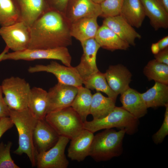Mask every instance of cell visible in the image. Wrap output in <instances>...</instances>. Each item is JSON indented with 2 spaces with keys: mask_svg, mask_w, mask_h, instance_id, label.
I'll list each match as a JSON object with an SVG mask.
<instances>
[{
  "mask_svg": "<svg viewBox=\"0 0 168 168\" xmlns=\"http://www.w3.org/2000/svg\"><path fill=\"white\" fill-rule=\"evenodd\" d=\"M47 91L38 87L31 88L27 108L37 120L45 119L47 114Z\"/></svg>",
  "mask_w": 168,
  "mask_h": 168,
  "instance_id": "cell-22",
  "label": "cell"
},
{
  "mask_svg": "<svg viewBox=\"0 0 168 168\" xmlns=\"http://www.w3.org/2000/svg\"><path fill=\"white\" fill-rule=\"evenodd\" d=\"M1 85L4 101L9 109L19 110L27 108L31 88L24 79L11 77L4 79Z\"/></svg>",
  "mask_w": 168,
  "mask_h": 168,
  "instance_id": "cell-6",
  "label": "cell"
},
{
  "mask_svg": "<svg viewBox=\"0 0 168 168\" xmlns=\"http://www.w3.org/2000/svg\"><path fill=\"white\" fill-rule=\"evenodd\" d=\"M18 134V147L14 152L16 154H26L32 166L36 165L38 152L35 146L33 134L37 120L28 108L16 110L9 109V116Z\"/></svg>",
  "mask_w": 168,
  "mask_h": 168,
  "instance_id": "cell-2",
  "label": "cell"
},
{
  "mask_svg": "<svg viewBox=\"0 0 168 168\" xmlns=\"http://www.w3.org/2000/svg\"><path fill=\"white\" fill-rule=\"evenodd\" d=\"M83 54L80 62L75 67L83 81L99 70L96 63L97 51L100 46L95 38L80 42Z\"/></svg>",
  "mask_w": 168,
  "mask_h": 168,
  "instance_id": "cell-12",
  "label": "cell"
},
{
  "mask_svg": "<svg viewBox=\"0 0 168 168\" xmlns=\"http://www.w3.org/2000/svg\"><path fill=\"white\" fill-rule=\"evenodd\" d=\"M124 0H104L100 4L105 18L120 15Z\"/></svg>",
  "mask_w": 168,
  "mask_h": 168,
  "instance_id": "cell-31",
  "label": "cell"
},
{
  "mask_svg": "<svg viewBox=\"0 0 168 168\" xmlns=\"http://www.w3.org/2000/svg\"><path fill=\"white\" fill-rule=\"evenodd\" d=\"M95 39L100 47L111 51L126 50L130 46L110 28L103 24L99 27Z\"/></svg>",
  "mask_w": 168,
  "mask_h": 168,
  "instance_id": "cell-23",
  "label": "cell"
},
{
  "mask_svg": "<svg viewBox=\"0 0 168 168\" xmlns=\"http://www.w3.org/2000/svg\"><path fill=\"white\" fill-rule=\"evenodd\" d=\"M59 136L45 119L38 120L33 134L34 142L38 153L52 147Z\"/></svg>",
  "mask_w": 168,
  "mask_h": 168,
  "instance_id": "cell-15",
  "label": "cell"
},
{
  "mask_svg": "<svg viewBox=\"0 0 168 168\" xmlns=\"http://www.w3.org/2000/svg\"><path fill=\"white\" fill-rule=\"evenodd\" d=\"M56 59L65 66H71L72 57L67 47L49 49H29L3 54L1 61L6 60L31 61L37 59Z\"/></svg>",
  "mask_w": 168,
  "mask_h": 168,
  "instance_id": "cell-7",
  "label": "cell"
},
{
  "mask_svg": "<svg viewBox=\"0 0 168 168\" xmlns=\"http://www.w3.org/2000/svg\"><path fill=\"white\" fill-rule=\"evenodd\" d=\"M116 101L111 98L106 97L97 92L92 95L90 110L93 119H99L108 115L115 106Z\"/></svg>",
  "mask_w": 168,
  "mask_h": 168,
  "instance_id": "cell-26",
  "label": "cell"
},
{
  "mask_svg": "<svg viewBox=\"0 0 168 168\" xmlns=\"http://www.w3.org/2000/svg\"><path fill=\"white\" fill-rule=\"evenodd\" d=\"M120 15L133 27H141L146 16L140 0H124Z\"/></svg>",
  "mask_w": 168,
  "mask_h": 168,
  "instance_id": "cell-24",
  "label": "cell"
},
{
  "mask_svg": "<svg viewBox=\"0 0 168 168\" xmlns=\"http://www.w3.org/2000/svg\"><path fill=\"white\" fill-rule=\"evenodd\" d=\"M97 17H85L80 18L70 23V33L80 42L95 38L99 27Z\"/></svg>",
  "mask_w": 168,
  "mask_h": 168,
  "instance_id": "cell-20",
  "label": "cell"
},
{
  "mask_svg": "<svg viewBox=\"0 0 168 168\" xmlns=\"http://www.w3.org/2000/svg\"><path fill=\"white\" fill-rule=\"evenodd\" d=\"M28 71L31 73L42 72L50 73L56 77L58 82L77 87L83 84V81L75 67L63 65L54 61L47 65L36 64L30 66Z\"/></svg>",
  "mask_w": 168,
  "mask_h": 168,
  "instance_id": "cell-10",
  "label": "cell"
},
{
  "mask_svg": "<svg viewBox=\"0 0 168 168\" xmlns=\"http://www.w3.org/2000/svg\"><path fill=\"white\" fill-rule=\"evenodd\" d=\"M83 84H84L85 87L89 89L95 90L98 92H102L106 94L108 97L116 100L118 95L109 86L105 73L99 71L84 80Z\"/></svg>",
  "mask_w": 168,
  "mask_h": 168,
  "instance_id": "cell-28",
  "label": "cell"
},
{
  "mask_svg": "<svg viewBox=\"0 0 168 168\" xmlns=\"http://www.w3.org/2000/svg\"><path fill=\"white\" fill-rule=\"evenodd\" d=\"M92 95L90 89L81 86L78 87L71 106L77 113L83 122L90 114Z\"/></svg>",
  "mask_w": 168,
  "mask_h": 168,
  "instance_id": "cell-27",
  "label": "cell"
},
{
  "mask_svg": "<svg viewBox=\"0 0 168 168\" xmlns=\"http://www.w3.org/2000/svg\"><path fill=\"white\" fill-rule=\"evenodd\" d=\"M143 73L149 81L168 84V65L153 59L145 66Z\"/></svg>",
  "mask_w": 168,
  "mask_h": 168,
  "instance_id": "cell-29",
  "label": "cell"
},
{
  "mask_svg": "<svg viewBox=\"0 0 168 168\" xmlns=\"http://www.w3.org/2000/svg\"><path fill=\"white\" fill-rule=\"evenodd\" d=\"M21 20L30 27L42 14L50 9L46 0H13Z\"/></svg>",
  "mask_w": 168,
  "mask_h": 168,
  "instance_id": "cell-14",
  "label": "cell"
},
{
  "mask_svg": "<svg viewBox=\"0 0 168 168\" xmlns=\"http://www.w3.org/2000/svg\"><path fill=\"white\" fill-rule=\"evenodd\" d=\"M3 94L2 86L0 85V118L9 116V108L4 101Z\"/></svg>",
  "mask_w": 168,
  "mask_h": 168,
  "instance_id": "cell-36",
  "label": "cell"
},
{
  "mask_svg": "<svg viewBox=\"0 0 168 168\" xmlns=\"http://www.w3.org/2000/svg\"><path fill=\"white\" fill-rule=\"evenodd\" d=\"M101 14L100 4L92 0H69L64 15L71 23L83 17H98Z\"/></svg>",
  "mask_w": 168,
  "mask_h": 168,
  "instance_id": "cell-13",
  "label": "cell"
},
{
  "mask_svg": "<svg viewBox=\"0 0 168 168\" xmlns=\"http://www.w3.org/2000/svg\"><path fill=\"white\" fill-rule=\"evenodd\" d=\"M70 25L64 14L49 9L30 27V39L28 49H53L72 45Z\"/></svg>",
  "mask_w": 168,
  "mask_h": 168,
  "instance_id": "cell-1",
  "label": "cell"
},
{
  "mask_svg": "<svg viewBox=\"0 0 168 168\" xmlns=\"http://www.w3.org/2000/svg\"><path fill=\"white\" fill-rule=\"evenodd\" d=\"M139 124L138 119L122 107L116 106L105 117L84 122V129L93 133L101 129L116 128L125 130L126 133L130 135L137 132Z\"/></svg>",
  "mask_w": 168,
  "mask_h": 168,
  "instance_id": "cell-4",
  "label": "cell"
},
{
  "mask_svg": "<svg viewBox=\"0 0 168 168\" xmlns=\"http://www.w3.org/2000/svg\"><path fill=\"white\" fill-rule=\"evenodd\" d=\"M12 142L8 141L7 144L0 143V168H19L12 160L10 151Z\"/></svg>",
  "mask_w": 168,
  "mask_h": 168,
  "instance_id": "cell-32",
  "label": "cell"
},
{
  "mask_svg": "<svg viewBox=\"0 0 168 168\" xmlns=\"http://www.w3.org/2000/svg\"><path fill=\"white\" fill-rule=\"evenodd\" d=\"M70 139L59 136L56 143L49 150L38 153L36 165L38 168H67L69 162L65 154Z\"/></svg>",
  "mask_w": 168,
  "mask_h": 168,
  "instance_id": "cell-9",
  "label": "cell"
},
{
  "mask_svg": "<svg viewBox=\"0 0 168 168\" xmlns=\"http://www.w3.org/2000/svg\"><path fill=\"white\" fill-rule=\"evenodd\" d=\"M157 43L160 51L167 47L168 46V36H167L162 38Z\"/></svg>",
  "mask_w": 168,
  "mask_h": 168,
  "instance_id": "cell-38",
  "label": "cell"
},
{
  "mask_svg": "<svg viewBox=\"0 0 168 168\" xmlns=\"http://www.w3.org/2000/svg\"><path fill=\"white\" fill-rule=\"evenodd\" d=\"M151 49L152 53L154 54H157L160 51L157 43H153L152 44Z\"/></svg>",
  "mask_w": 168,
  "mask_h": 168,
  "instance_id": "cell-39",
  "label": "cell"
},
{
  "mask_svg": "<svg viewBox=\"0 0 168 168\" xmlns=\"http://www.w3.org/2000/svg\"><path fill=\"white\" fill-rule=\"evenodd\" d=\"M69 0H46L51 9L58 11L64 14Z\"/></svg>",
  "mask_w": 168,
  "mask_h": 168,
  "instance_id": "cell-34",
  "label": "cell"
},
{
  "mask_svg": "<svg viewBox=\"0 0 168 168\" xmlns=\"http://www.w3.org/2000/svg\"><path fill=\"white\" fill-rule=\"evenodd\" d=\"M45 119L59 136L70 140L84 129V122L71 106L48 113Z\"/></svg>",
  "mask_w": 168,
  "mask_h": 168,
  "instance_id": "cell-5",
  "label": "cell"
},
{
  "mask_svg": "<svg viewBox=\"0 0 168 168\" xmlns=\"http://www.w3.org/2000/svg\"><path fill=\"white\" fill-rule=\"evenodd\" d=\"M120 95L122 107L136 118L139 119L147 114V108L140 93L129 87Z\"/></svg>",
  "mask_w": 168,
  "mask_h": 168,
  "instance_id": "cell-21",
  "label": "cell"
},
{
  "mask_svg": "<svg viewBox=\"0 0 168 168\" xmlns=\"http://www.w3.org/2000/svg\"><path fill=\"white\" fill-rule=\"evenodd\" d=\"M21 21L18 8L13 0H0V25L5 26Z\"/></svg>",
  "mask_w": 168,
  "mask_h": 168,
  "instance_id": "cell-30",
  "label": "cell"
},
{
  "mask_svg": "<svg viewBox=\"0 0 168 168\" xmlns=\"http://www.w3.org/2000/svg\"><path fill=\"white\" fill-rule=\"evenodd\" d=\"M0 35L6 46L13 52L28 48L30 39V28L22 21L0 28Z\"/></svg>",
  "mask_w": 168,
  "mask_h": 168,
  "instance_id": "cell-8",
  "label": "cell"
},
{
  "mask_svg": "<svg viewBox=\"0 0 168 168\" xmlns=\"http://www.w3.org/2000/svg\"><path fill=\"white\" fill-rule=\"evenodd\" d=\"M166 10L168 12V0H160Z\"/></svg>",
  "mask_w": 168,
  "mask_h": 168,
  "instance_id": "cell-40",
  "label": "cell"
},
{
  "mask_svg": "<svg viewBox=\"0 0 168 168\" xmlns=\"http://www.w3.org/2000/svg\"><path fill=\"white\" fill-rule=\"evenodd\" d=\"M146 16L150 20L151 26L156 30L168 28V12L160 0H140Z\"/></svg>",
  "mask_w": 168,
  "mask_h": 168,
  "instance_id": "cell-19",
  "label": "cell"
},
{
  "mask_svg": "<svg viewBox=\"0 0 168 168\" xmlns=\"http://www.w3.org/2000/svg\"><path fill=\"white\" fill-rule=\"evenodd\" d=\"M105 74L109 86L117 95L121 94L130 87L132 75L123 65L110 66Z\"/></svg>",
  "mask_w": 168,
  "mask_h": 168,
  "instance_id": "cell-16",
  "label": "cell"
},
{
  "mask_svg": "<svg viewBox=\"0 0 168 168\" xmlns=\"http://www.w3.org/2000/svg\"><path fill=\"white\" fill-rule=\"evenodd\" d=\"M140 95L147 108L165 106L168 104V85L155 82L152 87Z\"/></svg>",
  "mask_w": 168,
  "mask_h": 168,
  "instance_id": "cell-25",
  "label": "cell"
},
{
  "mask_svg": "<svg viewBox=\"0 0 168 168\" xmlns=\"http://www.w3.org/2000/svg\"><path fill=\"white\" fill-rule=\"evenodd\" d=\"M154 57L157 61L168 65V47L154 54Z\"/></svg>",
  "mask_w": 168,
  "mask_h": 168,
  "instance_id": "cell-37",
  "label": "cell"
},
{
  "mask_svg": "<svg viewBox=\"0 0 168 168\" xmlns=\"http://www.w3.org/2000/svg\"><path fill=\"white\" fill-rule=\"evenodd\" d=\"M78 87L58 82L47 92V113L70 106Z\"/></svg>",
  "mask_w": 168,
  "mask_h": 168,
  "instance_id": "cell-11",
  "label": "cell"
},
{
  "mask_svg": "<svg viewBox=\"0 0 168 168\" xmlns=\"http://www.w3.org/2000/svg\"><path fill=\"white\" fill-rule=\"evenodd\" d=\"M114 31L122 40L134 46L136 39L141 35L121 15L105 18L103 24Z\"/></svg>",
  "mask_w": 168,
  "mask_h": 168,
  "instance_id": "cell-17",
  "label": "cell"
},
{
  "mask_svg": "<svg viewBox=\"0 0 168 168\" xmlns=\"http://www.w3.org/2000/svg\"><path fill=\"white\" fill-rule=\"evenodd\" d=\"M14 124L9 117L0 118V138L7 130L11 128Z\"/></svg>",
  "mask_w": 168,
  "mask_h": 168,
  "instance_id": "cell-35",
  "label": "cell"
},
{
  "mask_svg": "<svg viewBox=\"0 0 168 168\" xmlns=\"http://www.w3.org/2000/svg\"><path fill=\"white\" fill-rule=\"evenodd\" d=\"M94 133L84 129L71 140L68 156L71 160L82 161L89 156Z\"/></svg>",
  "mask_w": 168,
  "mask_h": 168,
  "instance_id": "cell-18",
  "label": "cell"
},
{
  "mask_svg": "<svg viewBox=\"0 0 168 168\" xmlns=\"http://www.w3.org/2000/svg\"><path fill=\"white\" fill-rule=\"evenodd\" d=\"M126 133L124 129L118 131L112 129H105L94 135L89 156L96 161L110 160L120 156L123 152V140Z\"/></svg>",
  "mask_w": 168,
  "mask_h": 168,
  "instance_id": "cell-3",
  "label": "cell"
},
{
  "mask_svg": "<svg viewBox=\"0 0 168 168\" xmlns=\"http://www.w3.org/2000/svg\"><path fill=\"white\" fill-rule=\"evenodd\" d=\"M92 0L95 2L100 4V3H101L104 0Z\"/></svg>",
  "mask_w": 168,
  "mask_h": 168,
  "instance_id": "cell-41",
  "label": "cell"
},
{
  "mask_svg": "<svg viewBox=\"0 0 168 168\" xmlns=\"http://www.w3.org/2000/svg\"><path fill=\"white\" fill-rule=\"evenodd\" d=\"M166 110L162 124L158 130L152 136V139L156 144L161 143L168 134V104L165 106Z\"/></svg>",
  "mask_w": 168,
  "mask_h": 168,
  "instance_id": "cell-33",
  "label": "cell"
}]
</instances>
